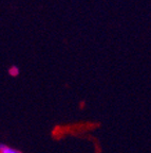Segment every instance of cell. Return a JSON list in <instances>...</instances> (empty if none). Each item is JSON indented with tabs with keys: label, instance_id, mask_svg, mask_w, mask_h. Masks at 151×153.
<instances>
[{
	"label": "cell",
	"instance_id": "cell-1",
	"mask_svg": "<svg viewBox=\"0 0 151 153\" xmlns=\"http://www.w3.org/2000/svg\"><path fill=\"white\" fill-rule=\"evenodd\" d=\"M0 153H21L16 149L10 148L5 145H0Z\"/></svg>",
	"mask_w": 151,
	"mask_h": 153
},
{
	"label": "cell",
	"instance_id": "cell-2",
	"mask_svg": "<svg viewBox=\"0 0 151 153\" xmlns=\"http://www.w3.org/2000/svg\"><path fill=\"white\" fill-rule=\"evenodd\" d=\"M9 74H11L12 76H18V74H19V69H18V67H16V66L11 67V68H10V70H9Z\"/></svg>",
	"mask_w": 151,
	"mask_h": 153
}]
</instances>
